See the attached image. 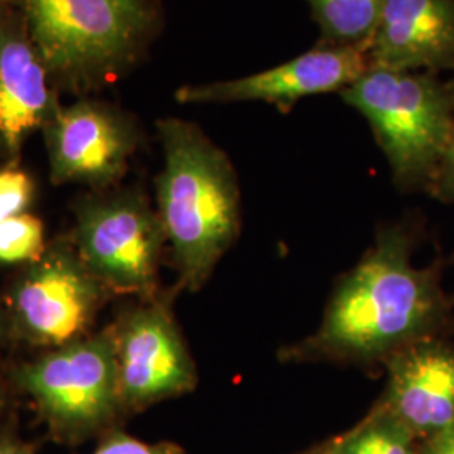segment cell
Returning a JSON list of instances; mask_svg holds the SVG:
<instances>
[{
  "label": "cell",
  "instance_id": "25",
  "mask_svg": "<svg viewBox=\"0 0 454 454\" xmlns=\"http://www.w3.org/2000/svg\"><path fill=\"white\" fill-rule=\"evenodd\" d=\"M305 454H326V446L320 448V450H313V451H309V453Z\"/></svg>",
  "mask_w": 454,
  "mask_h": 454
},
{
  "label": "cell",
  "instance_id": "20",
  "mask_svg": "<svg viewBox=\"0 0 454 454\" xmlns=\"http://www.w3.org/2000/svg\"><path fill=\"white\" fill-rule=\"evenodd\" d=\"M418 454H454V421L424 438Z\"/></svg>",
  "mask_w": 454,
  "mask_h": 454
},
{
  "label": "cell",
  "instance_id": "9",
  "mask_svg": "<svg viewBox=\"0 0 454 454\" xmlns=\"http://www.w3.org/2000/svg\"><path fill=\"white\" fill-rule=\"evenodd\" d=\"M43 133L51 182L82 184L93 191L114 189L123 179L140 142L130 114L86 98L61 106Z\"/></svg>",
  "mask_w": 454,
  "mask_h": 454
},
{
  "label": "cell",
  "instance_id": "12",
  "mask_svg": "<svg viewBox=\"0 0 454 454\" xmlns=\"http://www.w3.org/2000/svg\"><path fill=\"white\" fill-rule=\"evenodd\" d=\"M387 384L377 406L416 434H429L454 421V341L431 337L394 354L384 364Z\"/></svg>",
  "mask_w": 454,
  "mask_h": 454
},
{
  "label": "cell",
  "instance_id": "7",
  "mask_svg": "<svg viewBox=\"0 0 454 454\" xmlns=\"http://www.w3.org/2000/svg\"><path fill=\"white\" fill-rule=\"evenodd\" d=\"M110 298L114 294L90 271L71 239H59L20 268L4 303L14 339L46 350L91 333Z\"/></svg>",
  "mask_w": 454,
  "mask_h": 454
},
{
  "label": "cell",
  "instance_id": "2",
  "mask_svg": "<svg viewBox=\"0 0 454 454\" xmlns=\"http://www.w3.org/2000/svg\"><path fill=\"white\" fill-rule=\"evenodd\" d=\"M163 165L157 176V214L177 288L202 290L241 234V191L224 150L195 123L157 121Z\"/></svg>",
  "mask_w": 454,
  "mask_h": 454
},
{
  "label": "cell",
  "instance_id": "23",
  "mask_svg": "<svg viewBox=\"0 0 454 454\" xmlns=\"http://www.w3.org/2000/svg\"><path fill=\"white\" fill-rule=\"evenodd\" d=\"M5 392L7 390H5V386H4V380L0 379V416H2L5 404H7V394Z\"/></svg>",
  "mask_w": 454,
  "mask_h": 454
},
{
  "label": "cell",
  "instance_id": "4",
  "mask_svg": "<svg viewBox=\"0 0 454 454\" xmlns=\"http://www.w3.org/2000/svg\"><path fill=\"white\" fill-rule=\"evenodd\" d=\"M341 98L369 121L394 182L427 191L454 135L446 82L431 73L369 67Z\"/></svg>",
  "mask_w": 454,
  "mask_h": 454
},
{
  "label": "cell",
  "instance_id": "5",
  "mask_svg": "<svg viewBox=\"0 0 454 454\" xmlns=\"http://www.w3.org/2000/svg\"><path fill=\"white\" fill-rule=\"evenodd\" d=\"M54 439L78 444L114 429L123 414L114 326L46 348L14 372Z\"/></svg>",
  "mask_w": 454,
  "mask_h": 454
},
{
  "label": "cell",
  "instance_id": "8",
  "mask_svg": "<svg viewBox=\"0 0 454 454\" xmlns=\"http://www.w3.org/2000/svg\"><path fill=\"white\" fill-rule=\"evenodd\" d=\"M123 412H138L191 394L199 384L194 357L162 293L140 300L112 324Z\"/></svg>",
  "mask_w": 454,
  "mask_h": 454
},
{
  "label": "cell",
  "instance_id": "13",
  "mask_svg": "<svg viewBox=\"0 0 454 454\" xmlns=\"http://www.w3.org/2000/svg\"><path fill=\"white\" fill-rule=\"evenodd\" d=\"M369 67L454 69V0H384L367 46Z\"/></svg>",
  "mask_w": 454,
  "mask_h": 454
},
{
  "label": "cell",
  "instance_id": "17",
  "mask_svg": "<svg viewBox=\"0 0 454 454\" xmlns=\"http://www.w3.org/2000/svg\"><path fill=\"white\" fill-rule=\"evenodd\" d=\"M35 185L29 172L17 163L0 167V221L29 212Z\"/></svg>",
  "mask_w": 454,
  "mask_h": 454
},
{
  "label": "cell",
  "instance_id": "18",
  "mask_svg": "<svg viewBox=\"0 0 454 454\" xmlns=\"http://www.w3.org/2000/svg\"><path fill=\"white\" fill-rule=\"evenodd\" d=\"M91 454H185V451L176 442H145L114 427L103 434L97 450Z\"/></svg>",
  "mask_w": 454,
  "mask_h": 454
},
{
  "label": "cell",
  "instance_id": "19",
  "mask_svg": "<svg viewBox=\"0 0 454 454\" xmlns=\"http://www.w3.org/2000/svg\"><path fill=\"white\" fill-rule=\"evenodd\" d=\"M427 191L441 202H454V135Z\"/></svg>",
  "mask_w": 454,
  "mask_h": 454
},
{
  "label": "cell",
  "instance_id": "3",
  "mask_svg": "<svg viewBox=\"0 0 454 454\" xmlns=\"http://www.w3.org/2000/svg\"><path fill=\"white\" fill-rule=\"evenodd\" d=\"M56 88L97 90L133 65L153 29L146 0H12Z\"/></svg>",
  "mask_w": 454,
  "mask_h": 454
},
{
  "label": "cell",
  "instance_id": "1",
  "mask_svg": "<svg viewBox=\"0 0 454 454\" xmlns=\"http://www.w3.org/2000/svg\"><path fill=\"white\" fill-rule=\"evenodd\" d=\"M451 303L434 266L412 262L406 227H380L362 260L340 278L324 318L303 340L278 352L283 364H386L416 341L442 337Z\"/></svg>",
  "mask_w": 454,
  "mask_h": 454
},
{
  "label": "cell",
  "instance_id": "16",
  "mask_svg": "<svg viewBox=\"0 0 454 454\" xmlns=\"http://www.w3.org/2000/svg\"><path fill=\"white\" fill-rule=\"evenodd\" d=\"M44 223L31 212L0 221V264H27L39 260L46 247Z\"/></svg>",
  "mask_w": 454,
  "mask_h": 454
},
{
  "label": "cell",
  "instance_id": "15",
  "mask_svg": "<svg viewBox=\"0 0 454 454\" xmlns=\"http://www.w3.org/2000/svg\"><path fill=\"white\" fill-rule=\"evenodd\" d=\"M418 438L389 411L375 406L354 431L326 444V454H418Z\"/></svg>",
  "mask_w": 454,
  "mask_h": 454
},
{
  "label": "cell",
  "instance_id": "22",
  "mask_svg": "<svg viewBox=\"0 0 454 454\" xmlns=\"http://www.w3.org/2000/svg\"><path fill=\"white\" fill-rule=\"evenodd\" d=\"M14 339V333H12V325L9 320V313L5 309V303L4 300L0 298V345H4L5 341Z\"/></svg>",
  "mask_w": 454,
  "mask_h": 454
},
{
  "label": "cell",
  "instance_id": "11",
  "mask_svg": "<svg viewBox=\"0 0 454 454\" xmlns=\"http://www.w3.org/2000/svg\"><path fill=\"white\" fill-rule=\"evenodd\" d=\"M56 86L16 4L0 0V155L16 163L26 140L59 112Z\"/></svg>",
  "mask_w": 454,
  "mask_h": 454
},
{
  "label": "cell",
  "instance_id": "6",
  "mask_svg": "<svg viewBox=\"0 0 454 454\" xmlns=\"http://www.w3.org/2000/svg\"><path fill=\"white\" fill-rule=\"evenodd\" d=\"M71 243L112 293L152 300L167 246L157 209L138 189L93 191L74 202Z\"/></svg>",
  "mask_w": 454,
  "mask_h": 454
},
{
  "label": "cell",
  "instance_id": "14",
  "mask_svg": "<svg viewBox=\"0 0 454 454\" xmlns=\"http://www.w3.org/2000/svg\"><path fill=\"white\" fill-rule=\"evenodd\" d=\"M328 46L365 48L384 0H307Z\"/></svg>",
  "mask_w": 454,
  "mask_h": 454
},
{
  "label": "cell",
  "instance_id": "10",
  "mask_svg": "<svg viewBox=\"0 0 454 454\" xmlns=\"http://www.w3.org/2000/svg\"><path fill=\"white\" fill-rule=\"evenodd\" d=\"M367 69V49L324 46L243 78L185 84L176 91V99L184 105L262 101L288 108L303 98L341 93Z\"/></svg>",
  "mask_w": 454,
  "mask_h": 454
},
{
  "label": "cell",
  "instance_id": "24",
  "mask_svg": "<svg viewBox=\"0 0 454 454\" xmlns=\"http://www.w3.org/2000/svg\"><path fill=\"white\" fill-rule=\"evenodd\" d=\"M453 74H451V80L446 82V88H448V93H450V97H451V101H453V108H454V69L451 71Z\"/></svg>",
  "mask_w": 454,
  "mask_h": 454
},
{
  "label": "cell",
  "instance_id": "21",
  "mask_svg": "<svg viewBox=\"0 0 454 454\" xmlns=\"http://www.w3.org/2000/svg\"><path fill=\"white\" fill-rule=\"evenodd\" d=\"M0 454H34V448L16 434L0 433Z\"/></svg>",
  "mask_w": 454,
  "mask_h": 454
}]
</instances>
